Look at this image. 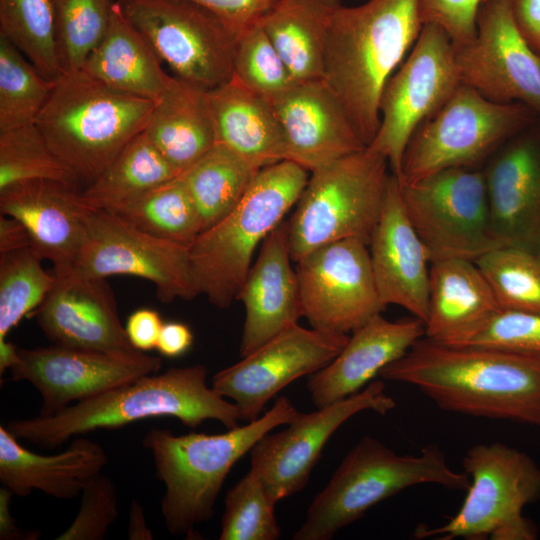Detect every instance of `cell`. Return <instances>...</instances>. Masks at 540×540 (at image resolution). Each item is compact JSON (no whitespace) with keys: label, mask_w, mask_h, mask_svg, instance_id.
Listing matches in <instances>:
<instances>
[{"label":"cell","mask_w":540,"mask_h":540,"mask_svg":"<svg viewBox=\"0 0 540 540\" xmlns=\"http://www.w3.org/2000/svg\"><path fill=\"white\" fill-rule=\"evenodd\" d=\"M514 21L532 48L540 54V0H509Z\"/></svg>","instance_id":"681fc988"},{"label":"cell","mask_w":540,"mask_h":540,"mask_svg":"<svg viewBox=\"0 0 540 540\" xmlns=\"http://www.w3.org/2000/svg\"><path fill=\"white\" fill-rule=\"evenodd\" d=\"M309 171L283 160L261 168L238 204L189 246L199 293L224 309L237 299L256 248L296 205Z\"/></svg>","instance_id":"8992f818"},{"label":"cell","mask_w":540,"mask_h":540,"mask_svg":"<svg viewBox=\"0 0 540 540\" xmlns=\"http://www.w3.org/2000/svg\"><path fill=\"white\" fill-rule=\"evenodd\" d=\"M143 132L179 173L185 171L216 143L207 90L172 76Z\"/></svg>","instance_id":"4dcf8cb0"},{"label":"cell","mask_w":540,"mask_h":540,"mask_svg":"<svg viewBox=\"0 0 540 540\" xmlns=\"http://www.w3.org/2000/svg\"><path fill=\"white\" fill-rule=\"evenodd\" d=\"M19 362V349L6 339L0 340V373L11 369Z\"/></svg>","instance_id":"11a10c76"},{"label":"cell","mask_w":540,"mask_h":540,"mask_svg":"<svg viewBox=\"0 0 540 540\" xmlns=\"http://www.w3.org/2000/svg\"><path fill=\"white\" fill-rule=\"evenodd\" d=\"M33 247L26 227L16 218L0 215V253Z\"/></svg>","instance_id":"f5cc1de1"},{"label":"cell","mask_w":540,"mask_h":540,"mask_svg":"<svg viewBox=\"0 0 540 540\" xmlns=\"http://www.w3.org/2000/svg\"><path fill=\"white\" fill-rule=\"evenodd\" d=\"M232 78L270 103L297 83L261 23L238 35Z\"/></svg>","instance_id":"60d3db41"},{"label":"cell","mask_w":540,"mask_h":540,"mask_svg":"<svg viewBox=\"0 0 540 540\" xmlns=\"http://www.w3.org/2000/svg\"><path fill=\"white\" fill-rule=\"evenodd\" d=\"M155 102L113 89L78 69L54 80L34 124L88 185L144 131Z\"/></svg>","instance_id":"5b68a950"},{"label":"cell","mask_w":540,"mask_h":540,"mask_svg":"<svg viewBox=\"0 0 540 540\" xmlns=\"http://www.w3.org/2000/svg\"><path fill=\"white\" fill-rule=\"evenodd\" d=\"M483 0H419L423 25L441 27L454 45L471 41L477 30V16Z\"/></svg>","instance_id":"bcb514c9"},{"label":"cell","mask_w":540,"mask_h":540,"mask_svg":"<svg viewBox=\"0 0 540 540\" xmlns=\"http://www.w3.org/2000/svg\"><path fill=\"white\" fill-rule=\"evenodd\" d=\"M221 18L237 35L260 23L279 0H189Z\"/></svg>","instance_id":"7dc6e473"},{"label":"cell","mask_w":540,"mask_h":540,"mask_svg":"<svg viewBox=\"0 0 540 540\" xmlns=\"http://www.w3.org/2000/svg\"><path fill=\"white\" fill-rule=\"evenodd\" d=\"M501 311L475 261L453 258L430 263L425 337L463 345Z\"/></svg>","instance_id":"4316f807"},{"label":"cell","mask_w":540,"mask_h":540,"mask_svg":"<svg viewBox=\"0 0 540 540\" xmlns=\"http://www.w3.org/2000/svg\"><path fill=\"white\" fill-rule=\"evenodd\" d=\"M383 304L401 306L423 322L428 316L430 256L403 205L400 181L391 173L369 245Z\"/></svg>","instance_id":"44dd1931"},{"label":"cell","mask_w":540,"mask_h":540,"mask_svg":"<svg viewBox=\"0 0 540 540\" xmlns=\"http://www.w3.org/2000/svg\"><path fill=\"white\" fill-rule=\"evenodd\" d=\"M540 55V54H539Z\"/></svg>","instance_id":"680465c9"},{"label":"cell","mask_w":540,"mask_h":540,"mask_svg":"<svg viewBox=\"0 0 540 540\" xmlns=\"http://www.w3.org/2000/svg\"><path fill=\"white\" fill-rule=\"evenodd\" d=\"M179 174L141 132L87 185L82 200L113 213Z\"/></svg>","instance_id":"d6a6232c"},{"label":"cell","mask_w":540,"mask_h":540,"mask_svg":"<svg viewBox=\"0 0 540 540\" xmlns=\"http://www.w3.org/2000/svg\"><path fill=\"white\" fill-rule=\"evenodd\" d=\"M383 379L417 387L443 410L540 429V363L496 348L420 338L383 368Z\"/></svg>","instance_id":"6da1fadb"},{"label":"cell","mask_w":540,"mask_h":540,"mask_svg":"<svg viewBox=\"0 0 540 540\" xmlns=\"http://www.w3.org/2000/svg\"><path fill=\"white\" fill-rule=\"evenodd\" d=\"M0 34L47 79L62 73L53 0H0Z\"/></svg>","instance_id":"d590c367"},{"label":"cell","mask_w":540,"mask_h":540,"mask_svg":"<svg viewBox=\"0 0 540 540\" xmlns=\"http://www.w3.org/2000/svg\"><path fill=\"white\" fill-rule=\"evenodd\" d=\"M424 336V322L416 317L390 321L381 314L374 316L352 332L328 365L309 376L307 388L314 405L323 407L359 392Z\"/></svg>","instance_id":"484cf974"},{"label":"cell","mask_w":540,"mask_h":540,"mask_svg":"<svg viewBox=\"0 0 540 540\" xmlns=\"http://www.w3.org/2000/svg\"><path fill=\"white\" fill-rule=\"evenodd\" d=\"M534 253L537 255V257L540 260V244H539L538 248L536 249V251Z\"/></svg>","instance_id":"9f6ffc18"},{"label":"cell","mask_w":540,"mask_h":540,"mask_svg":"<svg viewBox=\"0 0 540 540\" xmlns=\"http://www.w3.org/2000/svg\"><path fill=\"white\" fill-rule=\"evenodd\" d=\"M492 232L502 247L540 244V138L521 136L484 172Z\"/></svg>","instance_id":"cb8c5ba5"},{"label":"cell","mask_w":540,"mask_h":540,"mask_svg":"<svg viewBox=\"0 0 540 540\" xmlns=\"http://www.w3.org/2000/svg\"><path fill=\"white\" fill-rule=\"evenodd\" d=\"M162 326L163 322L157 311L141 308L128 317L125 331L130 344L142 352L156 348Z\"/></svg>","instance_id":"c3c4849f"},{"label":"cell","mask_w":540,"mask_h":540,"mask_svg":"<svg viewBox=\"0 0 540 540\" xmlns=\"http://www.w3.org/2000/svg\"><path fill=\"white\" fill-rule=\"evenodd\" d=\"M395 406L384 383L372 381L345 399L298 412L284 430L267 433L252 447L249 471L279 502L304 489L325 444L348 419L367 410L385 415Z\"/></svg>","instance_id":"2e32d148"},{"label":"cell","mask_w":540,"mask_h":540,"mask_svg":"<svg viewBox=\"0 0 540 540\" xmlns=\"http://www.w3.org/2000/svg\"><path fill=\"white\" fill-rule=\"evenodd\" d=\"M423 27L419 0H368L335 12L322 80L367 147L380 126V99Z\"/></svg>","instance_id":"7a4b0ae2"},{"label":"cell","mask_w":540,"mask_h":540,"mask_svg":"<svg viewBox=\"0 0 540 540\" xmlns=\"http://www.w3.org/2000/svg\"><path fill=\"white\" fill-rule=\"evenodd\" d=\"M388 168L384 156L366 147L311 172L287 221L293 262L343 239L369 245L391 175Z\"/></svg>","instance_id":"ba28073f"},{"label":"cell","mask_w":540,"mask_h":540,"mask_svg":"<svg viewBox=\"0 0 540 540\" xmlns=\"http://www.w3.org/2000/svg\"><path fill=\"white\" fill-rule=\"evenodd\" d=\"M215 141L260 168L287 159L283 130L270 102L235 79L207 90Z\"/></svg>","instance_id":"f1b7e54d"},{"label":"cell","mask_w":540,"mask_h":540,"mask_svg":"<svg viewBox=\"0 0 540 540\" xmlns=\"http://www.w3.org/2000/svg\"><path fill=\"white\" fill-rule=\"evenodd\" d=\"M173 76L206 90L233 77L238 35L189 0H116Z\"/></svg>","instance_id":"7c38bea8"},{"label":"cell","mask_w":540,"mask_h":540,"mask_svg":"<svg viewBox=\"0 0 540 540\" xmlns=\"http://www.w3.org/2000/svg\"><path fill=\"white\" fill-rule=\"evenodd\" d=\"M460 84L451 38L438 25L424 24L408 57L383 89L380 126L367 146L387 159L399 180L404 152L414 132Z\"/></svg>","instance_id":"4fadbf2b"},{"label":"cell","mask_w":540,"mask_h":540,"mask_svg":"<svg viewBox=\"0 0 540 540\" xmlns=\"http://www.w3.org/2000/svg\"><path fill=\"white\" fill-rule=\"evenodd\" d=\"M291 262L288 223L282 221L261 244L236 299L245 309L241 357L297 325L302 317L298 278Z\"/></svg>","instance_id":"d4e9b609"},{"label":"cell","mask_w":540,"mask_h":540,"mask_svg":"<svg viewBox=\"0 0 540 540\" xmlns=\"http://www.w3.org/2000/svg\"><path fill=\"white\" fill-rule=\"evenodd\" d=\"M283 130L287 159L310 173L366 148L323 82H297L271 103Z\"/></svg>","instance_id":"7402d4cb"},{"label":"cell","mask_w":540,"mask_h":540,"mask_svg":"<svg viewBox=\"0 0 540 540\" xmlns=\"http://www.w3.org/2000/svg\"><path fill=\"white\" fill-rule=\"evenodd\" d=\"M115 0H53L62 72L78 70L103 36Z\"/></svg>","instance_id":"b9f144b4"},{"label":"cell","mask_w":540,"mask_h":540,"mask_svg":"<svg viewBox=\"0 0 540 540\" xmlns=\"http://www.w3.org/2000/svg\"><path fill=\"white\" fill-rule=\"evenodd\" d=\"M260 169L229 148L215 143L180 173L200 216L202 232L238 204Z\"/></svg>","instance_id":"836d02e7"},{"label":"cell","mask_w":540,"mask_h":540,"mask_svg":"<svg viewBox=\"0 0 540 540\" xmlns=\"http://www.w3.org/2000/svg\"><path fill=\"white\" fill-rule=\"evenodd\" d=\"M53 82L0 34V131L33 124Z\"/></svg>","instance_id":"74e56055"},{"label":"cell","mask_w":540,"mask_h":540,"mask_svg":"<svg viewBox=\"0 0 540 540\" xmlns=\"http://www.w3.org/2000/svg\"><path fill=\"white\" fill-rule=\"evenodd\" d=\"M14 494L6 487L0 488V539L1 540H37L40 533L37 530H24L17 526L12 516L9 504Z\"/></svg>","instance_id":"816d5d0a"},{"label":"cell","mask_w":540,"mask_h":540,"mask_svg":"<svg viewBox=\"0 0 540 540\" xmlns=\"http://www.w3.org/2000/svg\"><path fill=\"white\" fill-rule=\"evenodd\" d=\"M113 214L149 235L188 247L202 232L200 216L180 174Z\"/></svg>","instance_id":"e575fe53"},{"label":"cell","mask_w":540,"mask_h":540,"mask_svg":"<svg viewBox=\"0 0 540 540\" xmlns=\"http://www.w3.org/2000/svg\"><path fill=\"white\" fill-rule=\"evenodd\" d=\"M276 502L250 471L225 495L220 540H277Z\"/></svg>","instance_id":"7bdbcfd3"},{"label":"cell","mask_w":540,"mask_h":540,"mask_svg":"<svg viewBox=\"0 0 540 540\" xmlns=\"http://www.w3.org/2000/svg\"><path fill=\"white\" fill-rule=\"evenodd\" d=\"M405 211L430 261H475L502 247L495 238L484 172L472 167L441 170L413 183L400 182Z\"/></svg>","instance_id":"8fae6325"},{"label":"cell","mask_w":540,"mask_h":540,"mask_svg":"<svg viewBox=\"0 0 540 540\" xmlns=\"http://www.w3.org/2000/svg\"><path fill=\"white\" fill-rule=\"evenodd\" d=\"M88 210L79 187L58 181L30 180L0 190V213L23 223L33 247L53 263L57 275L72 268Z\"/></svg>","instance_id":"603a6c76"},{"label":"cell","mask_w":540,"mask_h":540,"mask_svg":"<svg viewBox=\"0 0 540 540\" xmlns=\"http://www.w3.org/2000/svg\"><path fill=\"white\" fill-rule=\"evenodd\" d=\"M157 417H174L189 428L216 420L227 429L239 426L236 405L207 384L201 364L148 374L48 416L9 422L17 439L55 447L73 436L97 429H114Z\"/></svg>","instance_id":"3957f363"},{"label":"cell","mask_w":540,"mask_h":540,"mask_svg":"<svg viewBox=\"0 0 540 540\" xmlns=\"http://www.w3.org/2000/svg\"><path fill=\"white\" fill-rule=\"evenodd\" d=\"M462 466L470 483L458 512L445 524L419 526L416 538L534 540L523 509L540 498V468L526 453L494 442L471 447Z\"/></svg>","instance_id":"9c48e42d"},{"label":"cell","mask_w":540,"mask_h":540,"mask_svg":"<svg viewBox=\"0 0 540 540\" xmlns=\"http://www.w3.org/2000/svg\"><path fill=\"white\" fill-rule=\"evenodd\" d=\"M106 463L102 446L88 438L74 439L58 454L42 455L20 445L0 426V482L16 496L39 490L57 499H73Z\"/></svg>","instance_id":"83f0119b"},{"label":"cell","mask_w":540,"mask_h":540,"mask_svg":"<svg viewBox=\"0 0 540 540\" xmlns=\"http://www.w3.org/2000/svg\"><path fill=\"white\" fill-rule=\"evenodd\" d=\"M55 275V283L33 312L55 345L127 353L130 344L121 324L114 293L105 278Z\"/></svg>","instance_id":"ffe728a7"},{"label":"cell","mask_w":540,"mask_h":540,"mask_svg":"<svg viewBox=\"0 0 540 540\" xmlns=\"http://www.w3.org/2000/svg\"><path fill=\"white\" fill-rule=\"evenodd\" d=\"M118 516V496L114 483L101 472L86 482L81 505L73 522L57 540H102Z\"/></svg>","instance_id":"f6af8a7d"},{"label":"cell","mask_w":540,"mask_h":540,"mask_svg":"<svg viewBox=\"0 0 540 540\" xmlns=\"http://www.w3.org/2000/svg\"><path fill=\"white\" fill-rule=\"evenodd\" d=\"M484 1H486V0H483L482 2H484Z\"/></svg>","instance_id":"6f0895ef"},{"label":"cell","mask_w":540,"mask_h":540,"mask_svg":"<svg viewBox=\"0 0 540 540\" xmlns=\"http://www.w3.org/2000/svg\"><path fill=\"white\" fill-rule=\"evenodd\" d=\"M80 69L113 89L153 101L172 78L116 0L103 36Z\"/></svg>","instance_id":"f546056e"},{"label":"cell","mask_w":540,"mask_h":540,"mask_svg":"<svg viewBox=\"0 0 540 540\" xmlns=\"http://www.w3.org/2000/svg\"><path fill=\"white\" fill-rule=\"evenodd\" d=\"M295 264L302 317L312 328L352 333L386 308L373 275L368 244L360 239L323 245Z\"/></svg>","instance_id":"9a60e30c"},{"label":"cell","mask_w":540,"mask_h":540,"mask_svg":"<svg viewBox=\"0 0 540 540\" xmlns=\"http://www.w3.org/2000/svg\"><path fill=\"white\" fill-rule=\"evenodd\" d=\"M534 114L522 103H497L461 83L414 132L399 181L413 183L441 170L473 167L525 129Z\"/></svg>","instance_id":"30bf717a"},{"label":"cell","mask_w":540,"mask_h":540,"mask_svg":"<svg viewBox=\"0 0 540 540\" xmlns=\"http://www.w3.org/2000/svg\"><path fill=\"white\" fill-rule=\"evenodd\" d=\"M454 49L461 83L491 101L519 102L540 115V55L519 31L509 0L482 2L475 37Z\"/></svg>","instance_id":"e0dca14e"},{"label":"cell","mask_w":540,"mask_h":540,"mask_svg":"<svg viewBox=\"0 0 540 540\" xmlns=\"http://www.w3.org/2000/svg\"><path fill=\"white\" fill-rule=\"evenodd\" d=\"M341 0H279L260 21L296 82L322 80L332 18Z\"/></svg>","instance_id":"1f68e13d"},{"label":"cell","mask_w":540,"mask_h":540,"mask_svg":"<svg viewBox=\"0 0 540 540\" xmlns=\"http://www.w3.org/2000/svg\"><path fill=\"white\" fill-rule=\"evenodd\" d=\"M30 180H52L77 187L82 182L34 123L0 131V190Z\"/></svg>","instance_id":"8d00e7d4"},{"label":"cell","mask_w":540,"mask_h":540,"mask_svg":"<svg viewBox=\"0 0 540 540\" xmlns=\"http://www.w3.org/2000/svg\"><path fill=\"white\" fill-rule=\"evenodd\" d=\"M460 346L496 348L540 363V315L502 310Z\"/></svg>","instance_id":"ee69618b"},{"label":"cell","mask_w":540,"mask_h":540,"mask_svg":"<svg viewBox=\"0 0 540 540\" xmlns=\"http://www.w3.org/2000/svg\"><path fill=\"white\" fill-rule=\"evenodd\" d=\"M297 413L291 401L280 396L259 418L224 433L147 431L142 444L151 452L156 475L165 486L161 513L168 532L198 538L195 528L213 516L218 494L234 464L264 435L287 425Z\"/></svg>","instance_id":"277c9868"},{"label":"cell","mask_w":540,"mask_h":540,"mask_svg":"<svg viewBox=\"0 0 540 540\" xmlns=\"http://www.w3.org/2000/svg\"><path fill=\"white\" fill-rule=\"evenodd\" d=\"M348 338V334L294 325L217 372L211 386L236 405L241 421L251 422L291 382L328 365Z\"/></svg>","instance_id":"ac0fdd59"},{"label":"cell","mask_w":540,"mask_h":540,"mask_svg":"<svg viewBox=\"0 0 540 540\" xmlns=\"http://www.w3.org/2000/svg\"><path fill=\"white\" fill-rule=\"evenodd\" d=\"M159 357L135 350L108 353L52 344L19 349L10 369L14 381L30 382L42 398L41 416L102 394L139 377L157 373Z\"/></svg>","instance_id":"d6986e66"},{"label":"cell","mask_w":540,"mask_h":540,"mask_svg":"<svg viewBox=\"0 0 540 540\" xmlns=\"http://www.w3.org/2000/svg\"><path fill=\"white\" fill-rule=\"evenodd\" d=\"M32 246L0 253V340L24 316L35 311L55 283Z\"/></svg>","instance_id":"f35d334b"},{"label":"cell","mask_w":540,"mask_h":540,"mask_svg":"<svg viewBox=\"0 0 540 540\" xmlns=\"http://www.w3.org/2000/svg\"><path fill=\"white\" fill-rule=\"evenodd\" d=\"M69 273L143 278L155 285L162 303L200 295L188 246L149 235L104 210L89 208L83 240Z\"/></svg>","instance_id":"5bb4252c"},{"label":"cell","mask_w":540,"mask_h":540,"mask_svg":"<svg viewBox=\"0 0 540 540\" xmlns=\"http://www.w3.org/2000/svg\"><path fill=\"white\" fill-rule=\"evenodd\" d=\"M469 477L453 470L437 445L400 455L365 436L344 457L328 484L311 502L294 540H329L373 506L420 484L467 490Z\"/></svg>","instance_id":"52a82bcc"},{"label":"cell","mask_w":540,"mask_h":540,"mask_svg":"<svg viewBox=\"0 0 540 540\" xmlns=\"http://www.w3.org/2000/svg\"><path fill=\"white\" fill-rule=\"evenodd\" d=\"M128 538L130 540H152L153 533L146 524L144 511L136 500H133L129 513Z\"/></svg>","instance_id":"db71d44e"},{"label":"cell","mask_w":540,"mask_h":540,"mask_svg":"<svg viewBox=\"0 0 540 540\" xmlns=\"http://www.w3.org/2000/svg\"><path fill=\"white\" fill-rule=\"evenodd\" d=\"M193 334L190 328L181 322L163 323L156 349L166 357H178L192 345Z\"/></svg>","instance_id":"f907efd6"},{"label":"cell","mask_w":540,"mask_h":540,"mask_svg":"<svg viewBox=\"0 0 540 540\" xmlns=\"http://www.w3.org/2000/svg\"><path fill=\"white\" fill-rule=\"evenodd\" d=\"M475 263L503 311L540 315V260L535 253L499 247Z\"/></svg>","instance_id":"ab89813d"}]
</instances>
